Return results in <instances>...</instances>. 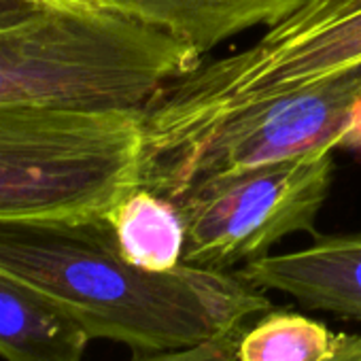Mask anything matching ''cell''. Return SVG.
<instances>
[{"label":"cell","instance_id":"obj_8","mask_svg":"<svg viewBox=\"0 0 361 361\" xmlns=\"http://www.w3.org/2000/svg\"><path fill=\"white\" fill-rule=\"evenodd\" d=\"M115 13L134 18L190 45L200 60L226 41L270 28L302 0H92Z\"/></svg>","mask_w":361,"mask_h":361},{"label":"cell","instance_id":"obj_11","mask_svg":"<svg viewBox=\"0 0 361 361\" xmlns=\"http://www.w3.org/2000/svg\"><path fill=\"white\" fill-rule=\"evenodd\" d=\"M348 334L291 308H270L240 334L238 361H331Z\"/></svg>","mask_w":361,"mask_h":361},{"label":"cell","instance_id":"obj_9","mask_svg":"<svg viewBox=\"0 0 361 361\" xmlns=\"http://www.w3.org/2000/svg\"><path fill=\"white\" fill-rule=\"evenodd\" d=\"M90 340L56 300L0 270V355L7 361H83Z\"/></svg>","mask_w":361,"mask_h":361},{"label":"cell","instance_id":"obj_7","mask_svg":"<svg viewBox=\"0 0 361 361\" xmlns=\"http://www.w3.org/2000/svg\"><path fill=\"white\" fill-rule=\"evenodd\" d=\"M238 274L308 310L361 323V232L314 234L308 247L270 253L238 268Z\"/></svg>","mask_w":361,"mask_h":361},{"label":"cell","instance_id":"obj_14","mask_svg":"<svg viewBox=\"0 0 361 361\" xmlns=\"http://www.w3.org/2000/svg\"><path fill=\"white\" fill-rule=\"evenodd\" d=\"M340 149L346 151V153H353V155H361V92H359L357 102H355L350 128H348Z\"/></svg>","mask_w":361,"mask_h":361},{"label":"cell","instance_id":"obj_12","mask_svg":"<svg viewBox=\"0 0 361 361\" xmlns=\"http://www.w3.org/2000/svg\"><path fill=\"white\" fill-rule=\"evenodd\" d=\"M247 327V325H245ZM243 327V329H245ZM243 329L230 331L215 340H207L188 348L159 350V353H136L130 361H238V340Z\"/></svg>","mask_w":361,"mask_h":361},{"label":"cell","instance_id":"obj_2","mask_svg":"<svg viewBox=\"0 0 361 361\" xmlns=\"http://www.w3.org/2000/svg\"><path fill=\"white\" fill-rule=\"evenodd\" d=\"M200 56L96 3L51 9L0 30V109L68 106L147 113Z\"/></svg>","mask_w":361,"mask_h":361},{"label":"cell","instance_id":"obj_10","mask_svg":"<svg viewBox=\"0 0 361 361\" xmlns=\"http://www.w3.org/2000/svg\"><path fill=\"white\" fill-rule=\"evenodd\" d=\"M102 217L126 262L149 272H168L183 264L185 224L170 196L138 183Z\"/></svg>","mask_w":361,"mask_h":361},{"label":"cell","instance_id":"obj_6","mask_svg":"<svg viewBox=\"0 0 361 361\" xmlns=\"http://www.w3.org/2000/svg\"><path fill=\"white\" fill-rule=\"evenodd\" d=\"M361 92V66L245 109L198 138L145 157L140 183L172 200L190 183L340 149Z\"/></svg>","mask_w":361,"mask_h":361},{"label":"cell","instance_id":"obj_1","mask_svg":"<svg viewBox=\"0 0 361 361\" xmlns=\"http://www.w3.org/2000/svg\"><path fill=\"white\" fill-rule=\"evenodd\" d=\"M0 270L56 300L92 340L134 355L215 340L272 308L238 270L149 272L126 262L104 217L0 219Z\"/></svg>","mask_w":361,"mask_h":361},{"label":"cell","instance_id":"obj_5","mask_svg":"<svg viewBox=\"0 0 361 361\" xmlns=\"http://www.w3.org/2000/svg\"><path fill=\"white\" fill-rule=\"evenodd\" d=\"M334 151L234 170L190 183L174 200L185 224L183 264L238 270L293 234H317Z\"/></svg>","mask_w":361,"mask_h":361},{"label":"cell","instance_id":"obj_4","mask_svg":"<svg viewBox=\"0 0 361 361\" xmlns=\"http://www.w3.org/2000/svg\"><path fill=\"white\" fill-rule=\"evenodd\" d=\"M145 113L0 109V219L102 217L140 183Z\"/></svg>","mask_w":361,"mask_h":361},{"label":"cell","instance_id":"obj_3","mask_svg":"<svg viewBox=\"0 0 361 361\" xmlns=\"http://www.w3.org/2000/svg\"><path fill=\"white\" fill-rule=\"evenodd\" d=\"M355 66H361V0H302L253 45L204 58L172 81L145 113V157Z\"/></svg>","mask_w":361,"mask_h":361},{"label":"cell","instance_id":"obj_13","mask_svg":"<svg viewBox=\"0 0 361 361\" xmlns=\"http://www.w3.org/2000/svg\"><path fill=\"white\" fill-rule=\"evenodd\" d=\"M92 3V0H0V30L30 22L51 9Z\"/></svg>","mask_w":361,"mask_h":361},{"label":"cell","instance_id":"obj_15","mask_svg":"<svg viewBox=\"0 0 361 361\" xmlns=\"http://www.w3.org/2000/svg\"><path fill=\"white\" fill-rule=\"evenodd\" d=\"M331 361H361V334H348Z\"/></svg>","mask_w":361,"mask_h":361}]
</instances>
